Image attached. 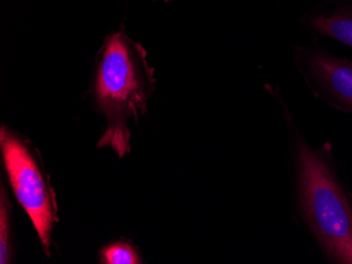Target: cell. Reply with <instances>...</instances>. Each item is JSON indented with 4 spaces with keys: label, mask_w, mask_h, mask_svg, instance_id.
I'll list each match as a JSON object with an SVG mask.
<instances>
[{
    "label": "cell",
    "mask_w": 352,
    "mask_h": 264,
    "mask_svg": "<svg viewBox=\"0 0 352 264\" xmlns=\"http://www.w3.org/2000/svg\"><path fill=\"white\" fill-rule=\"evenodd\" d=\"M13 222L12 206L5 185L0 188V263H12L14 260Z\"/></svg>",
    "instance_id": "obj_6"
},
{
    "label": "cell",
    "mask_w": 352,
    "mask_h": 264,
    "mask_svg": "<svg viewBox=\"0 0 352 264\" xmlns=\"http://www.w3.org/2000/svg\"><path fill=\"white\" fill-rule=\"evenodd\" d=\"M294 64L318 99L352 116V61L316 43L296 47Z\"/></svg>",
    "instance_id": "obj_4"
},
{
    "label": "cell",
    "mask_w": 352,
    "mask_h": 264,
    "mask_svg": "<svg viewBox=\"0 0 352 264\" xmlns=\"http://www.w3.org/2000/svg\"><path fill=\"white\" fill-rule=\"evenodd\" d=\"M0 149L14 195L34 226L45 255L50 256L58 206L41 154L27 138L6 125L0 129Z\"/></svg>",
    "instance_id": "obj_3"
},
{
    "label": "cell",
    "mask_w": 352,
    "mask_h": 264,
    "mask_svg": "<svg viewBox=\"0 0 352 264\" xmlns=\"http://www.w3.org/2000/svg\"><path fill=\"white\" fill-rule=\"evenodd\" d=\"M300 23L316 35L352 48V0H325L302 14Z\"/></svg>",
    "instance_id": "obj_5"
},
{
    "label": "cell",
    "mask_w": 352,
    "mask_h": 264,
    "mask_svg": "<svg viewBox=\"0 0 352 264\" xmlns=\"http://www.w3.org/2000/svg\"><path fill=\"white\" fill-rule=\"evenodd\" d=\"M100 262L107 264H140L142 258L136 248L126 242L108 244L100 251Z\"/></svg>",
    "instance_id": "obj_7"
},
{
    "label": "cell",
    "mask_w": 352,
    "mask_h": 264,
    "mask_svg": "<svg viewBox=\"0 0 352 264\" xmlns=\"http://www.w3.org/2000/svg\"><path fill=\"white\" fill-rule=\"evenodd\" d=\"M292 147L302 218L331 261L352 264V206L327 155L300 136Z\"/></svg>",
    "instance_id": "obj_2"
},
{
    "label": "cell",
    "mask_w": 352,
    "mask_h": 264,
    "mask_svg": "<svg viewBox=\"0 0 352 264\" xmlns=\"http://www.w3.org/2000/svg\"><path fill=\"white\" fill-rule=\"evenodd\" d=\"M155 84L146 49L122 29L109 34L98 51L91 86L95 106L107 120L98 147H110L120 158L131 152L128 122L147 113Z\"/></svg>",
    "instance_id": "obj_1"
}]
</instances>
